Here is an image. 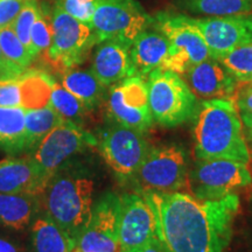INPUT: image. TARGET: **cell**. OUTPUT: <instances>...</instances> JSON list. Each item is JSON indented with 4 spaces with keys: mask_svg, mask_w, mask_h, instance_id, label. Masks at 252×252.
Listing matches in <instances>:
<instances>
[{
    "mask_svg": "<svg viewBox=\"0 0 252 252\" xmlns=\"http://www.w3.org/2000/svg\"><path fill=\"white\" fill-rule=\"evenodd\" d=\"M251 182L248 163L232 160H197L188 174L191 195L202 200H219Z\"/></svg>",
    "mask_w": 252,
    "mask_h": 252,
    "instance_id": "9c48e42d",
    "label": "cell"
},
{
    "mask_svg": "<svg viewBox=\"0 0 252 252\" xmlns=\"http://www.w3.org/2000/svg\"><path fill=\"white\" fill-rule=\"evenodd\" d=\"M139 252H166V250L165 248H163L161 242H160V239L158 238L157 236V237L151 239L149 243L145 245Z\"/></svg>",
    "mask_w": 252,
    "mask_h": 252,
    "instance_id": "8d00e7d4",
    "label": "cell"
},
{
    "mask_svg": "<svg viewBox=\"0 0 252 252\" xmlns=\"http://www.w3.org/2000/svg\"><path fill=\"white\" fill-rule=\"evenodd\" d=\"M185 76L195 96L203 99H234L239 84L234 75L214 58L193 65Z\"/></svg>",
    "mask_w": 252,
    "mask_h": 252,
    "instance_id": "2e32d148",
    "label": "cell"
},
{
    "mask_svg": "<svg viewBox=\"0 0 252 252\" xmlns=\"http://www.w3.org/2000/svg\"><path fill=\"white\" fill-rule=\"evenodd\" d=\"M153 121L163 127H175L194 118L197 98L180 74L156 69L147 80Z\"/></svg>",
    "mask_w": 252,
    "mask_h": 252,
    "instance_id": "277c9868",
    "label": "cell"
},
{
    "mask_svg": "<svg viewBox=\"0 0 252 252\" xmlns=\"http://www.w3.org/2000/svg\"><path fill=\"white\" fill-rule=\"evenodd\" d=\"M40 212L39 196L0 191V224L23 230Z\"/></svg>",
    "mask_w": 252,
    "mask_h": 252,
    "instance_id": "ffe728a7",
    "label": "cell"
},
{
    "mask_svg": "<svg viewBox=\"0 0 252 252\" xmlns=\"http://www.w3.org/2000/svg\"><path fill=\"white\" fill-rule=\"evenodd\" d=\"M194 154L197 160L224 159L250 162V149L234 99H206L197 105Z\"/></svg>",
    "mask_w": 252,
    "mask_h": 252,
    "instance_id": "7a4b0ae2",
    "label": "cell"
},
{
    "mask_svg": "<svg viewBox=\"0 0 252 252\" xmlns=\"http://www.w3.org/2000/svg\"><path fill=\"white\" fill-rule=\"evenodd\" d=\"M18 80L20 84L21 108L35 110L49 105L55 83L50 75L41 70H27Z\"/></svg>",
    "mask_w": 252,
    "mask_h": 252,
    "instance_id": "cb8c5ba5",
    "label": "cell"
},
{
    "mask_svg": "<svg viewBox=\"0 0 252 252\" xmlns=\"http://www.w3.org/2000/svg\"><path fill=\"white\" fill-rule=\"evenodd\" d=\"M0 47L9 61L15 63L25 70L35 59L24 46V43L19 40L11 25L0 28Z\"/></svg>",
    "mask_w": 252,
    "mask_h": 252,
    "instance_id": "f1b7e54d",
    "label": "cell"
},
{
    "mask_svg": "<svg viewBox=\"0 0 252 252\" xmlns=\"http://www.w3.org/2000/svg\"><path fill=\"white\" fill-rule=\"evenodd\" d=\"M243 247H242V250L243 252H252V231H249L244 236V242Z\"/></svg>",
    "mask_w": 252,
    "mask_h": 252,
    "instance_id": "f35d334b",
    "label": "cell"
},
{
    "mask_svg": "<svg viewBox=\"0 0 252 252\" xmlns=\"http://www.w3.org/2000/svg\"><path fill=\"white\" fill-rule=\"evenodd\" d=\"M141 194L152 208L157 236L166 252H225L229 248L239 210L235 193L219 200L182 191Z\"/></svg>",
    "mask_w": 252,
    "mask_h": 252,
    "instance_id": "6da1fadb",
    "label": "cell"
},
{
    "mask_svg": "<svg viewBox=\"0 0 252 252\" xmlns=\"http://www.w3.org/2000/svg\"><path fill=\"white\" fill-rule=\"evenodd\" d=\"M186 17L202 36L214 59L252 42V12L200 19Z\"/></svg>",
    "mask_w": 252,
    "mask_h": 252,
    "instance_id": "5bb4252c",
    "label": "cell"
},
{
    "mask_svg": "<svg viewBox=\"0 0 252 252\" xmlns=\"http://www.w3.org/2000/svg\"><path fill=\"white\" fill-rule=\"evenodd\" d=\"M53 37L46 62L60 74L81 64L94 45L96 35L89 25L81 23L56 2L52 15Z\"/></svg>",
    "mask_w": 252,
    "mask_h": 252,
    "instance_id": "5b68a950",
    "label": "cell"
},
{
    "mask_svg": "<svg viewBox=\"0 0 252 252\" xmlns=\"http://www.w3.org/2000/svg\"><path fill=\"white\" fill-rule=\"evenodd\" d=\"M143 134L133 128L113 123L99 130L96 135L100 156L119 180L131 181L149 152L150 149Z\"/></svg>",
    "mask_w": 252,
    "mask_h": 252,
    "instance_id": "30bf717a",
    "label": "cell"
},
{
    "mask_svg": "<svg viewBox=\"0 0 252 252\" xmlns=\"http://www.w3.org/2000/svg\"><path fill=\"white\" fill-rule=\"evenodd\" d=\"M93 147H97L96 135L65 119L41 140L30 156L50 179L71 157Z\"/></svg>",
    "mask_w": 252,
    "mask_h": 252,
    "instance_id": "8fae6325",
    "label": "cell"
},
{
    "mask_svg": "<svg viewBox=\"0 0 252 252\" xmlns=\"http://www.w3.org/2000/svg\"><path fill=\"white\" fill-rule=\"evenodd\" d=\"M117 237L121 252H139L157 237L156 217L147 198L141 193L119 196Z\"/></svg>",
    "mask_w": 252,
    "mask_h": 252,
    "instance_id": "4fadbf2b",
    "label": "cell"
},
{
    "mask_svg": "<svg viewBox=\"0 0 252 252\" xmlns=\"http://www.w3.org/2000/svg\"><path fill=\"white\" fill-rule=\"evenodd\" d=\"M26 139H25V152L32 153L41 143V140L53 128L59 126L65 119L59 115L52 106L42 109L26 110Z\"/></svg>",
    "mask_w": 252,
    "mask_h": 252,
    "instance_id": "d4e9b609",
    "label": "cell"
},
{
    "mask_svg": "<svg viewBox=\"0 0 252 252\" xmlns=\"http://www.w3.org/2000/svg\"><path fill=\"white\" fill-rule=\"evenodd\" d=\"M119 196L104 194L93 207L89 224L72 252H121L117 237Z\"/></svg>",
    "mask_w": 252,
    "mask_h": 252,
    "instance_id": "9a60e30c",
    "label": "cell"
},
{
    "mask_svg": "<svg viewBox=\"0 0 252 252\" xmlns=\"http://www.w3.org/2000/svg\"><path fill=\"white\" fill-rule=\"evenodd\" d=\"M49 106H52L64 119L76 123V124L83 122V118L89 112V110L77 97L69 93L62 84L58 83V82H55L54 87H53Z\"/></svg>",
    "mask_w": 252,
    "mask_h": 252,
    "instance_id": "4316f807",
    "label": "cell"
},
{
    "mask_svg": "<svg viewBox=\"0 0 252 252\" xmlns=\"http://www.w3.org/2000/svg\"><path fill=\"white\" fill-rule=\"evenodd\" d=\"M39 9L36 0H27L17 19L11 25L19 40L24 43V46L30 50V53L34 58H35V55H34L33 47H32L31 31L36 19V15L39 13Z\"/></svg>",
    "mask_w": 252,
    "mask_h": 252,
    "instance_id": "f546056e",
    "label": "cell"
},
{
    "mask_svg": "<svg viewBox=\"0 0 252 252\" xmlns=\"http://www.w3.org/2000/svg\"><path fill=\"white\" fill-rule=\"evenodd\" d=\"M176 8L186 13L225 17L252 12V0H175Z\"/></svg>",
    "mask_w": 252,
    "mask_h": 252,
    "instance_id": "484cf974",
    "label": "cell"
},
{
    "mask_svg": "<svg viewBox=\"0 0 252 252\" xmlns=\"http://www.w3.org/2000/svg\"><path fill=\"white\" fill-rule=\"evenodd\" d=\"M61 80L62 86L77 97L89 111L96 109L105 96L106 87L91 71L71 68L61 74Z\"/></svg>",
    "mask_w": 252,
    "mask_h": 252,
    "instance_id": "7402d4cb",
    "label": "cell"
},
{
    "mask_svg": "<svg viewBox=\"0 0 252 252\" xmlns=\"http://www.w3.org/2000/svg\"><path fill=\"white\" fill-rule=\"evenodd\" d=\"M52 19H49L48 15L43 12V9L40 8L31 31V40L34 55L37 56L48 52L50 45H52Z\"/></svg>",
    "mask_w": 252,
    "mask_h": 252,
    "instance_id": "4dcf8cb0",
    "label": "cell"
},
{
    "mask_svg": "<svg viewBox=\"0 0 252 252\" xmlns=\"http://www.w3.org/2000/svg\"><path fill=\"white\" fill-rule=\"evenodd\" d=\"M0 252H19L13 244L0 238Z\"/></svg>",
    "mask_w": 252,
    "mask_h": 252,
    "instance_id": "74e56055",
    "label": "cell"
},
{
    "mask_svg": "<svg viewBox=\"0 0 252 252\" xmlns=\"http://www.w3.org/2000/svg\"><path fill=\"white\" fill-rule=\"evenodd\" d=\"M249 141H251V151H250L251 154H250V156H251V159H252V137L250 138V139H249Z\"/></svg>",
    "mask_w": 252,
    "mask_h": 252,
    "instance_id": "ab89813d",
    "label": "cell"
},
{
    "mask_svg": "<svg viewBox=\"0 0 252 252\" xmlns=\"http://www.w3.org/2000/svg\"><path fill=\"white\" fill-rule=\"evenodd\" d=\"M26 110L0 106V149L11 157L25 153Z\"/></svg>",
    "mask_w": 252,
    "mask_h": 252,
    "instance_id": "603a6c76",
    "label": "cell"
},
{
    "mask_svg": "<svg viewBox=\"0 0 252 252\" xmlns=\"http://www.w3.org/2000/svg\"><path fill=\"white\" fill-rule=\"evenodd\" d=\"M243 86L237 88L234 96L242 124L247 130L248 139L252 137V86L249 83H242Z\"/></svg>",
    "mask_w": 252,
    "mask_h": 252,
    "instance_id": "1f68e13d",
    "label": "cell"
},
{
    "mask_svg": "<svg viewBox=\"0 0 252 252\" xmlns=\"http://www.w3.org/2000/svg\"><path fill=\"white\" fill-rule=\"evenodd\" d=\"M94 184L80 172L58 169L39 195L40 209L76 241L89 224Z\"/></svg>",
    "mask_w": 252,
    "mask_h": 252,
    "instance_id": "3957f363",
    "label": "cell"
},
{
    "mask_svg": "<svg viewBox=\"0 0 252 252\" xmlns=\"http://www.w3.org/2000/svg\"><path fill=\"white\" fill-rule=\"evenodd\" d=\"M130 48V45L118 40H106L98 43L90 71L105 87L133 76Z\"/></svg>",
    "mask_w": 252,
    "mask_h": 252,
    "instance_id": "ac0fdd59",
    "label": "cell"
},
{
    "mask_svg": "<svg viewBox=\"0 0 252 252\" xmlns=\"http://www.w3.org/2000/svg\"><path fill=\"white\" fill-rule=\"evenodd\" d=\"M152 26L161 32L169 42V56L160 69L185 75L193 65L212 58L202 36L186 14L160 12L153 17Z\"/></svg>",
    "mask_w": 252,
    "mask_h": 252,
    "instance_id": "52a82bcc",
    "label": "cell"
},
{
    "mask_svg": "<svg viewBox=\"0 0 252 252\" xmlns=\"http://www.w3.org/2000/svg\"><path fill=\"white\" fill-rule=\"evenodd\" d=\"M133 76L145 77L162 68L169 56V42L159 30H146L135 37L130 48Z\"/></svg>",
    "mask_w": 252,
    "mask_h": 252,
    "instance_id": "d6986e66",
    "label": "cell"
},
{
    "mask_svg": "<svg viewBox=\"0 0 252 252\" xmlns=\"http://www.w3.org/2000/svg\"><path fill=\"white\" fill-rule=\"evenodd\" d=\"M32 226V241L35 252H72L76 241L45 213L36 216Z\"/></svg>",
    "mask_w": 252,
    "mask_h": 252,
    "instance_id": "44dd1931",
    "label": "cell"
},
{
    "mask_svg": "<svg viewBox=\"0 0 252 252\" xmlns=\"http://www.w3.org/2000/svg\"><path fill=\"white\" fill-rule=\"evenodd\" d=\"M49 178L42 173L31 156L9 157L0 161V191L8 194L39 195Z\"/></svg>",
    "mask_w": 252,
    "mask_h": 252,
    "instance_id": "e0dca14e",
    "label": "cell"
},
{
    "mask_svg": "<svg viewBox=\"0 0 252 252\" xmlns=\"http://www.w3.org/2000/svg\"><path fill=\"white\" fill-rule=\"evenodd\" d=\"M152 23L153 18L135 0H98L90 27L98 43L118 40L131 46Z\"/></svg>",
    "mask_w": 252,
    "mask_h": 252,
    "instance_id": "ba28073f",
    "label": "cell"
},
{
    "mask_svg": "<svg viewBox=\"0 0 252 252\" xmlns=\"http://www.w3.org/2000/svg\"><path fill=\"white\" fill-rule=\"evenodd\" d=\"M98 0H56L61 7L81 23L91 24Z\"/></svg>",
    "mask_w": 252,
    "mask_h": 252,
    "instance_id": "d6a6232c",
    "label": "cell"
},
{
    "mask_svg": "<svg viewBox=\"0 0 252 252\" xmlns=\"http://www.w3.org/2000/svg\"><path fill=\"white\" fill-rule=\"evenodd\" d=\"M216 60L234 75L238 83L252 80V42L220 55Z\"/></svg>",
    "mask_w": 252,
    "mask_h": 252,
    "instance_id": "83f0119b",
    "label": "cell"
},
{
    "mask_svg": "<svg viewBox=\"0 0 252 252\" xmlns=\"http://www.w3.org/2000/svg\"><path fill=\"white\" fill-rule=\"evenodd\" d=\"M248 83H249V84H250V86H252V80H251L250 82H248Z\"/></svg>",
    "mask_w": 252,
    "mask_h": 252,
    "instance_id": "60d3db41",
    "label": "cell"
},
{
    "mask_svg": "<svg viewBox=\"0 0 252 252\" xmlns=\"http://www.w3.org/2000/svg\"><path fill=\"white\" fill-rule=\"evenodd\" d=\"M26 1L27 0H0V28L12 25Z\"/></svg>",
    "mask_w": 252,
    "mask_h": 252,
    "instance_id": "e575fe53",
    "label": "cell"
},
{
    "mask_svg": "<svg viewBox=\"0 0 252 252\" xmlns=\"http://www.w3.org/2000/svg\"><path fill=\"white\" fill-rule=\"evenodd\" d=\"M132 182L139 193H175L188 186L187 157L180 146L150 149Z\"/></svg>",
    "mask_w": 252,
    "mask_h": 252,
    "instance_id": "8992f818",
    "label": "cell"
},
{
    "mask_svg": "<svg viewBox=\"0 0 252 252\" xmlns=\"http://www.w3.org/2000/svg\"><path fill=\"white\" fill-rule=\"evenodd\" d=\"M0 106L19 108L21 106L20 84L19 80L0 81Z\"/></svg>",
    "mask_w": 252,
    "mask_h": 252,
    "instance_id": "836d02e7",
    "label": "cell"
},
{
    "mask_svg": "<svg viewBox=\"0 0 252 252\" xmlns=\"http://www.w3.org/2000/svg\"><path fill=\"white\" fill-rule=\"evenodd\" d=\"M108 113L113 123L145 133L152 127L147 83L143 77L131 76L112 87L108 98Z\"/></svg>",
    "mask_w": 252,
    "mask_h": 252,
    "instance_id": "7c38bea8",
    "label": "cell"
},
{
    "mask_svg": "<svg viewBox=\"0 0 252 252\" xmlns=\"http://www.w3.org/2000/svg\"><path fill=\"white\" fill-rule=\"evenodd\" d=\"M26 71L6 58L0 47V81L17 80Z\"/></svg>",
    "mask_w": 252,
    "mask_h": 252,
    "instance_id": "d590c367",
    "label": "cell"
}]
</instances>
